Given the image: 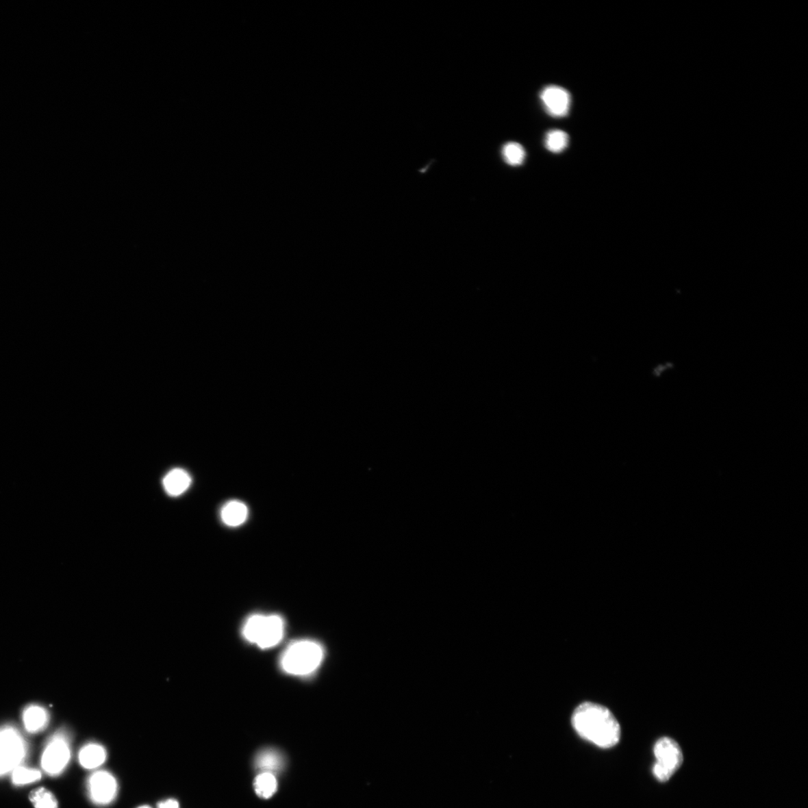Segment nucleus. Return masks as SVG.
<instances>
[{"label":"nucleus","mask_w":808,"mask_h":808,"mask_svg":"<svg viewBox=\"0 0 808 808\" xmlns=\"http://www.w3.org/2000/svg\"><path fill=\"white\" fill-rule=\"evenodd\" d=\"M285 629V620L281 616L255 614L247 619L242 634L247 642L262 649H268L282 640Z\"/></svg>","instance_id":"3"},{"label":"nucleus","mask_w":808,"mask_h":808,"mask_svg":"<svg viewBox=\"0 0 808 808\" xmlns=\"http://www.w3.org/2000/svg\"><path fill=\"white\" fill-rule=\"evenodd\" d=\"M107 757L106 749L96 743H90L80 750L79 762L84 769L94 770L103 765Z\"/></svg>","instance_id":"12"},{"label":"nucleus","mask_w":808,"mask_h":808,"mask_svg":"<svg viewBox=\"0 0 808 808\" xmlns=\"http://www.w3.org/2000/svg\"><path fill=\"white\" fill-rule=\"evenodd\" d=\"M138 808H152V807H151L150 806H148V805H143V806L139 807Z\"/></svg>","instance_id":"20"},{"label":"nucleus","mask_w":808,"mask_h":808,"mask_svg":"<svg viewBox=\"0 0 808 808\" xmlns=\"http://www.w3.org/2000/svg\"><path fill=\"white\" fill-rule=\"evenodd\" d=\"M572 725L581 738L603 748L616 746L620 739V726L615 716L595 703L579 705L572 714Z\"/></svg>","instance_id":"1"},{"label":"nucleus","mask_w":808,"mask_h":808,"mask_svg":"<svg viewBox=\"0 0 808 808\" xmlns=\"http://www.w3.org/2000/svg\"><path fill=\"white\" fill-rule=\"evenodd\" d=\"M283 759L281 755L275 749L263 750L262 753L257 755L255 759V765L257 769L263 771V773H270L276 772L281 769L282 766Z\"/></svg>","instance_id":"13"},{"label":"nucleus","mask_w":808,"mask_h":808,"mask_svg":"<svg viewBox=\"0 0 808 808\" xmlns=\"http://www.w3.org/2000/svg\"><path fill=\"white\" fill-rule=\"evenodd\" d=\"M12 782L16 785H26L34 783L42 778L40 772L35 769L19 766L12 772Z\"/></svg>","instance_id":"18"},{"label":"nucleus","mask_w":808,"mask_h":808,"mask_svg":"<svg viewBox=\"0 0 808 808\" xmlns=\"http://www.w3.org/2000/svg\"><path fill=\"white\" fill-rule=\"evenodd\" d=\"M540 99L549 115L564 117L568 115L570 105V94L564 88L548 86L540 93Z\"/></svg>","instance_id":"8"},{"label":"nucleus","mask_w":808,"mask_h":808,"mask_svg":"<svg viewBox=\"0 0 808 808\" xmlns=\"http://www.w3.org/2000/svg\"><path fill=\"white\" fill-rule=\"evenodd\" d=\"M118 791V782L109 772H95L88 779V796L97 805L106 806L111 804L116 798Z\"/></svg>","instance_id":"7"},{"label":"nucleus","mask_w":808,"mask_h":808,"mask_svg":"<svg viewBox=\"0 0 808 808\" xmlns=\"http://www.w3.org/2000/svg\"><path fill=\"white\" fill-rule=\"evenodd\" d=\"M157 808H180V805L177 800L169 798L158 803Z\"/></svg>","instance_id":"19"},{"label":"nucleus","mask_w":808,"mask_h":808,"mask_svg":"<svg viewBox=\"0 0 808 808\" xmlns=\"http://www.w3.org/2000/svg\"><path fill=\"white\" fill-rule=\"evenodd\" d=\"M569 136L567 133L560 130H553L547 133L546 136V148L553 153H560L568 147Z\"/></svg>","instance_id":"17"},{"label":"nucleus","mask_w":808,"mask_h":808,"mask_svg":"<svg viewBox=\"0 0 808 808\" xmlns=\"http://www.w3.org/2000/svg\"><path fill=\"white\" fill-rule=\"evenodd\" d=\"M192 478L190 474L183 468H173L168 472L164 478L163 485L167 494L171 496H179L184 494L190 487Z\"/></svg>","instance_id":"9"},{"label":"nucleus","mask_w":808,"mask_h":808,"mask_svg":"<svg viewBox=\"0 0 808 808\" xmlns=\"http://www.w3.org/2000/svg\"><path fill=\"white\" fill-rule=\"evenodd\" d=\"M223 522L229 527H238L248 519L249 509L239 500H231L225 503L220 512Z\"/></svg>","instance_id":"11"},{"label":"nucleus","mask_w":808,"mask_h":808,"mask_svg":"<svg viewBox=\"0 0 808 808\" xmlns=\"http://www.w3.org/2000/svg\"><path fill=\"white\" fill-rule=\"evenodd\" d=\"M325 651L317 642L301 640L290 644L283 652L280 665L283 670L294 676H308L316 670L323 659Z\"/></svg>","instance_id":"2"},{"label":"nucleus","mask_w":808,"mask_h":808,"mask_svg":"<svg viewBox=\"0 0 808 808\" xmlns=\"http://www.w3.org/2000/svg\"><path fill=\"white\" fill-rule=\"evenodd\" d=\"M653 751L657 759L653 768V775L659 781L666 782L683 763L681 748L674 740L662 737L654 746Z\"/></svg>","instance_id":"5"},{"label":"nucleus","mask_w":808,"mask_h":808,"mask_svg":"<svg viewBox=\"0 0 808 808\" xmlns=\"http://www.w3.org/2000/svg\"><path fill=\"white\" fill-rule=\"evenodd\" d=\"M503 155L508 165L518 166L523 164L525 158V151L520 144L508 142L504 145Z\"/></svg>","instance_id":"16"},{"label":"nucleus","mask_w":808,"mask_h":808,"mask_svg":"<svg viewBox=\"0 0 808 808\" xmlns=\"http://www.w3.org/2000/svg\"><path fill=\"white\" fill-rule=\"evenodd\" d=\"M23 722L25 729L30 733H38L44 731L49 723L50 716L47 710L39 705H30L24 709Z\"/></svg>","instance_id":"10"},{"label":"nucleus","mask_w":808,"mask_h":808,"mask_svg":"<svg viewBox=\"0 0 808 808\" xmlns=\"http://www.w3.org/2000/svg\"><path fill=\"white\" fill-rule=\"evenodd\" d=\"M71 751L66 733L59 732L48 742L42 757L43 770L51 777L61 774L70 762Z\"/></svg>","instance_id":"6"},{"label":"nucleus","mask_w":808,"mask_h":808,"mask_svg":"<svg viewBox=\"0 0 808 808\" xmlns=\"http://www.w3.org/2000/svg\"><path fill=\"white\" fill-rule=\"evenodd\" d=\"M27 744L22 734L12 726L0 729V777L21 766L27 755Z\"/></svg>","instance_id":"4"},{"label":"nucleus","mask_w":808,"mask_h":808,"mask_svg":"<svg viewBox=\"0 0 808 808\" xmlns=\"http://www.w3.org/2000/svg\"><path fill=\"white\" fill-rule=\"evenodd\" d=\"M29 799L35 808H58V800L51 791L44 787L32 791Z\"/></svg>","instance_id":"15"},{"label":"nucleus","mask_w":808,"mask_h":808,"mask_svg":"<svg viewBox=\"0 0 808 808\" xmlns=\"http://www.w3.org/2000/svg\"><path fill=\"white\" fill-rule=\"evenodd\" d=\"M254 787L258 796L269 798L276 793L277 781L273 774L262 773L256 778Z\"/></svg>","instance_id":"14"}]
</instances>
